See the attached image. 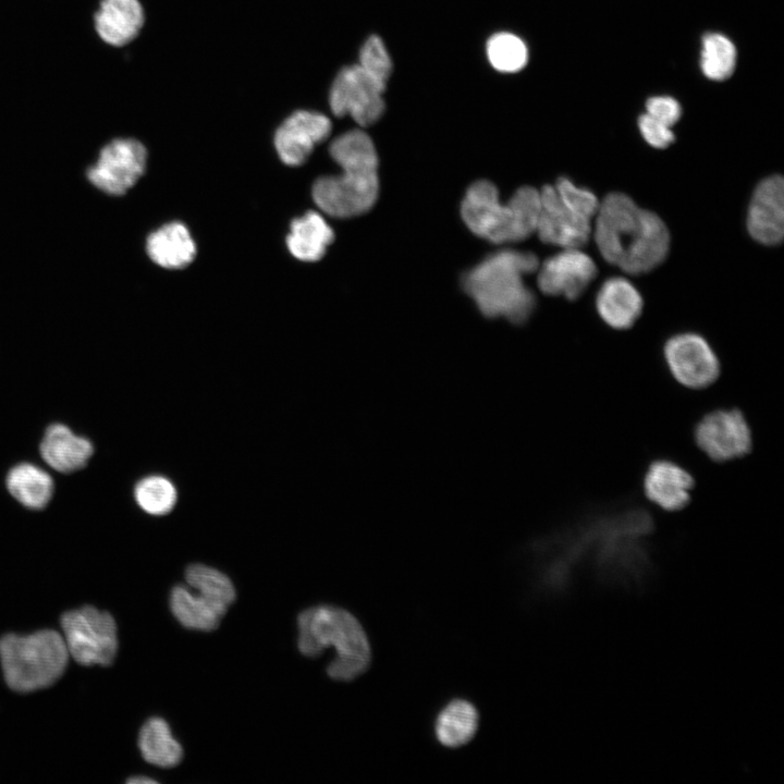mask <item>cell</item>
<instances>
[{"mask_svg":"<svg viewBox=\"0 0 784 784\" xmlns=\"http://www.w3.org/2000/svg\"><path fill=\"white\" fill-rule=\"evenodd\" d=\"M595 217V241L609 264L629 274H640L665 259L670 248L665 223L627 195L608 194Z\"/></svg>","mask_w":784,"mask_h":784,"instance_id":"1","label":"cell"},{"mask_svg":"<svg viewBox=\"0 0 784 784\" xmlns=\"http://www.w3.org/2000/svg\"><path fill=\"white\" fill-rule=\"evenodd\" d=\"M329 151L342 172L315 182L316 205L335 218L368 211L379 193L378 156L371 138L364 131L352 130L336 137Z\"/></svg>","mask_w":784,"mask_h":784,"instance_id":"2","label":"cell"},{"mask_svg":"<svg viewBox=\"0 0 784 784\" xmlns=\"http://www.w3.org/2000/svg\"><path fill=\"white\" fill-rule=\"evenodd\" d=\"M530 252L503 249L487 256L464 273L462 284L487 317H504L522 323L531 315L536 299L524 277L537 270Z\"/></svg>","mask_w":784,"mask_h":784,"instance_id":"3","label":"cell"},{"mask_svg":"<svg viewBox=\"0 0 784 784\" xmlns=\"http://www.w3.org/2000/svg\"><path fill=\"white\" fill-rule=\"evenodd\" d=\"M298 649L310 658L333 647L335 656L327 674L335 681L348 682L364 674L371 662L368 637L358 620L348 611L333 605L304 610L297 620Z\"/></svg>","mask_w":784,"mask_h":784,"instance_id":"4","label":"cell"},{"mask_svg":"<svg viewBox=\"0 0 784 784\" xmlns=\"http://www.w3.org/2000/svg\"><path fill=\"white\" fill-rule=\"evenodd\" d=\"M540 193L524 186L502 204L497 187L480 180L467 189L461 206L465 224L476 235L497 244L518 242L536 232Z\"/></svg>","mask_w":784,"mask_h":784,"instance_id":"5","label":"cell"},{"mask_svg":"<svg viewBox=\"0 0 784 784\" xmlns=\"http://www.w3.org/2000/svg\"><path fill=\"white\" fill-rule=\"evenodd\" d=\"M69 652L63 636L53 629L0 638V662L7 685L30 693L52 685L65 671Z\"/></svg>","mask_w":784,"mask_h":784,"instance_id":"6","label":"cell"},{"mask_svg":"<svg viewBox=\"0 0 784 784\" xmlns=\"http://www.w3.org/2000/svg\"><path fill=\"white\" fill-rule=\"evenodd\" d=\"M69 656L78 664L110 665L118 651L117 624L112 615L93 605L66 611L60 618Z\"/></svg>","mask_w":784,"mask_h":784,"instance_id":"7","label":"cell"},{"mask_svg":"<svg viewBox=\"0 0 784 784\" xmlns=\"http://www.w3.org/2000/svg\"><path fill=\"white\" fill-rule=\"evenodd\" d=\"M385 83L358 64L345 66L335 76L329 95L334 115H351L360 126L376 123L383 113Z\"/></svg>","mask_w":784,"mask_h":784,"instance_id":"8","label":"cell"},{"mask_svg":"<svg viewBox=\"0 0 784 784\" xmlns=\"http://www.w3.org/2000/svg\"><path fill=\"white\" fill-rule=\"evenodd\" d=\"M147 162L145 146L134 138H117L105 145L86 171L88 182L110 196H121L143 175Z\"/></svg>","mask_w":784,"mask_h":784,"instance_id":"9","label":"cell"},{"mask_svg":"<svg viewBox=\"0 0 784 784\" xmlns=\"http://www.w3.org/2000/svg\"><path fill=\"white\" fill-rule=\"evenodd\" d=\"M673 378L688 389H705L720 375V363L713 348L697 333L684 332L670 338L663 348Z\"/></svg>","mask_w":784,"mask_h":784,"instance_id":"10","label":"cell"},{"mask_svg":"<svg viewBox=\"0 0 784 784\" xmlns=\"http://www.w3.org/2000/svg\"><path fill=\"white\" fill-rule=\"evenodd\" d=\"M695 439L699 449L715 462L743 457L752 444L751 430L745 416L732 408L707 414L696 426Z\"/></svg>","mask_w":784,"mask_h":784,"instance_id":"11","label":"cell"},{"mask_svg":"<svg viewBox=\"0 0 784 784\" xmlns=\"http://www.w3.org/2000/svg\"><path fill=\"white\" fill-rule=\"evenodd\" d=\"M540 193V212L536 232L547 244L562 248H580L591 234V220L571 209L559 196L554 185H544Z\"/></svg>","mask_w":784,"mask_h":784,"instance_id":"12","label":"cell"},{"mask_svg":"<svg viewBox=\"0 0 784 784\" xmlns=\"http://www.w3.org/2000/svg\"><path fill=\"white\" fill-rule=\"evenodd\" d=\"M597 274L590 256L579 248H563L546 259L539 268L538 286L547 295L579 297Z\"/></svg>","mask_w":784,"mask_h":784,"instance_id":"13","label":"cell"},{"mask_svg":"<svg viewBox=\"0 0 784 784\" xmlns=\"http://www.w3.org/2000/svg\"><path fill=\"white\" fill-rule=\"evenodd\" d=\"M331 121L322 113L298 110L279 126L274 135V147L280 159L287 166L304 163L316 145L328 138Z\"/></svg>","mask_w":784,"mask_h":784,"instance_id":"14","label":"cell"},{"mask_svg":"<svg viewBox=\"0 0 784 784\" xmlns=\"http://www.w3.org/2000/svg\"><path fill=\"white\" fill-rule=\"evenodd\" d=\"M750 236L763 245H777L784 234V182L781 175L763 179L755 188L747 215Z\"/></svg>","mask_w":784,"mask_h":784,"instance_id":"15","label":"cell"},{"mask_svg":"<svg viewBox=\"0 0 784 784\" xmlns=\"http://www.w3.org/2000/svg\"><path fill=\"white\" fill-rule=\"evenodd\" d=\"M693 489V476L678 464L667 460L651 463L644 477L647 499L667 512L684 509L690 500Z\"/></svg>","mask_w":784,"mask_h":784,"instance_id":"16","label":"cell"},{"mask_svg":"<svg viewBox=\"0 0 784 784\" xmlns=\"http://www.w3.org/2000/svg\"><path fill=\"white\" fill-rule=\"evenodd\" d=\"M596 307L601 319L611 328H630L642 310V298L638 290L625 278L607 279L600 286Z\"/></svg>","mask_w":784,"mask_h":784,"instance_id":"17","label":"cell"},{"mask_svg":"<svg viewBox=\"0 0 784 784\" xmlns=\"http://www.w3.org/2000/svg\"><path fill=\"white\" fill-rule=\"evenodd\" d=\"M144 20L138 0H102L95 16V26L103 41L122 47L139 34Z\"/></svg>","mask_w":784,"mask_h":784,"instance_id":"18","label":"cell"},{"mask_svg":"<svg viewBox=\"0 0 784 784\" xmlns=\"http://www.w3.org/2000/svg\"><path fill=\"white\" fill-rule=\"evenodd\" d=\"M40 455L53 469L72 473L83 468L94 449L91 442L62 424L49 426L41 440Z\"/></svg>","mask_w":784,"mask_h":784,"instance_id":"19","label":"cell"},{"mask_svg":"<svg viewBox=\"0 0 784 784\" xmlns=\"http://www.w3.org/2000/svg\"><path fill=\"white\" fill-rule=\"evenodd\" d=\"M150 259L167 269H181L191 264L196 246L187 228L171 222L152 232L146 243Z\"/></svg>","mask_w":784,"mask_h":784,"instance_id":"20","label":"cell"},{"mask_svg":"<svg viewBox=\"0 0 784 784\" xmlns=\"http://www.w3.org/2000/svg\"><path fill=\"white\" fill-rule=\"evenodd\" d=\"M479 727V712L468 700L448 702L434 720V736L443 747L455 749L468 744Z\"/></svg>","mask_w":784,"mask_h":784,"instance_id":"21","label":"cell"},{"mask_svg":"<svg viewBox=\"0 0 784 784\" xmlns=\"http://www.w3.org/2000/svg\"><path fill=\"white\" fill-rule=\"evenodd\" d=\"M333 237L334 233L322 216L308 211L292 222L286 243L297 259L317 261L324 255Z\"/></svg>","mask_w":784,"mask_h":784,"instance_id":"22","label":"cell"},{"mask_svg":"<svg viewBox=\"0 0 784 784\" xmlns=\"http://www.w3.org/2000/svg\"><path fill=\"white\" fill-rule=\"evenodd\" d=\"M7 488L22 505L39 510L48 504L53 492L51 476L30 463L14 466L8 474Z\"/></svg>","mask_w":784,"mask_h":784,"instance_id":"23","label":"cell"},{"mask_svg":"<svg viewBox=\"0 0 784 784\" xmlns=\"http://www.w3.org/2000/svg\"><path fill=\"white\" fill-rule=\"evenodd\" d=\"M170 608L175 618L186 628L210 632L219 626L225 612L182 585L170 595Z\"/></svg>","mask_w":784,"mask_h":784,"instance_id":"24","label":"cell"},{"mask_svg":"<svg viewBox=\"0 0 784 784\" xmlns=\"http://www.w3.org/2000/svg\"><path fill=\"white\" fill-rule=\"evenodd\" d=\"M138 747L147 762L160 768L175 767L183 757L182 746L172 736L169 724L158 716L150 718L142 726Z\"/></svg>","mask_w":784,"mask_h":784,"instance_id":"25","label":"cell"},{"mask_svg":"<svg viewBox=\"0 0 784 784\" xmlns=\"http://www.w3.org/2000/svg\"><path fill=\"white\" fill-rule=\"evenodd\" d=\"M185 579L197 593L224 612L235 600L236 593L232 581L213 567L192 564L185 571Z\"/></svg>","mask_w":784,"mask_h":784,"instance_id":"26","label":"cell"},{"mask_svg":"<svg viewBox=\"0 0 784 784\" xmlns=\"http://www.w3.org/2000/svg\"><path fill=\"white\" fill-rule=\"evenodd\" d=\"M137 505L147 514L160 516L169 514L177 501L175 485L161 475H149L137 481L134 487Z\"/></svg>","mask_w":784,"mask_h":784,"instance_id":"27","label":"cell"},{"mask_svg":"<svg viewBox=\"0 0 784 784\" xmlns=\"http://www.w3.org/2000/svg\"><path fill=\"white\" fill-rule=\"evenodd\" d=\"M736 49L724 35L707 34L702 39L700 66L703 74L713 81L728 78L735 69Z\"/></svg>","mask_w":784,"mask_h":784,"instance_id":"28","label":"cell"},{"mask_svg":"<svg viewBox=\"0 0 784 784\" xmlns=\"http://www.w3.org/2000/svg\"><path fill=\"white\" fill-rule=\"evenodd\" d=\"M487 56L495 70L513 73L525 66L528 51L519 37L510 33H499L489 39Z\"/></svg>","mask_w":784,"mask_h":784,"instance_id":"29","label":"cell"},{"mask_svg":"<svg viewBox=\"0 0 784 784\" xmlns=\"http://www.w3.org/2000/svg\"><path fill=\"white\" fill-rule=\"evenodd\" d=\"M358 65L375 78L387 83L392 72V61L380 37L372 35L365 41Z\"/></svg>","mask_w":784,"mask_h":784,"instance_id":"30","label":"cell"},{"mask_svg":"<svg viewBox=\"0 0 784 784\" xmlns=\"http://www.w3.org/2000/svg\"><path fill=\"white\" fill-rule=\"evenodd\" d=\"M554 187L561 199L576 213L589 220L596 216L600 203L591 191L575 185L565 176L560 177Z\"/></svg>","mask_w":784,"mask_h":784,"instance_id":"31","label":"cell"},{"mask_svg":"<svg viewBox=\"0 0 784 784\" xmlns=\"http://www.w3.org/2000/svg\"><path fill=\"white\" fill-rule=\"evenodd\" d=\"M638 126L644 139L654 148H666L675 139L670 126L648 113L639 117Z\"/></svg>","mask_w":784,"mask_h":784,"instance_id":"32","label":"cell"},{"mask_svg":"<svg viewBox=\"0 0 784 784\" xmlns=\"http://www.w3.org/2000/svg\"><path fill=\"white\" fill-rule=\"evenodd\" d=\"M647 113L667 126L674 125L681 118L679 103L671 97H652L646 103Z\"/></svg>","mask_w":784,"mask_h":784,"instance_id":"33","label":"cell"},{"mask_svg":"<svg viewBox=\"0 0 784 784\" xmlns=\"http://www.w3.org/2000/svg\"><path fill=\"white\" fill-rule=\"evenodd\" d=\"M127 783H130V784H151V783H156V781L154 779L147 777L145 775H142V776L136 775V776L130 777L127 780Z\"/></svg>","mask_w":784,"mask_h":784,"instance_id":"34","label":"cell"}]
</instances>
